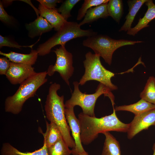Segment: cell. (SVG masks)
<instances>
[{"instance_id": "7", "label": "cell", "mask_w": 155, "mask_h": 155, "mask_svg": "<svg viewBox=\"0 0 155 155\" xmlns=\"http://www.w3.org/2000/svg\"><path fill=\"white\" fill-rule=\"evenodd\" d=\"M142 41L124 39L115 40L108 36L97 34L88 37L82 42L83 45L93 50L95 54L102 57L105 61L111 65L113 55L118 48L125 45H133Z\"/></svg>"}, {"instance_id": "9", "label": "cell", "mask_w": 155, "mask_h": 155, "mask_svg": "<svg viewBox=\"0 0 155 155\" xmlns=\"http://www.w3.org/2000/svg\"><path fill=\"white\" fill-rule=\"evenodd\" d=\"M31 65L11 61L5 76L12 84H20L36 73Z\"/></svg>"}, {"instance_id": "31", "label": "cell", "mask_w": 155, "mask_h": 155, "mask_svg": "<svg viewBox=\"0 0 155 155\" xmlns=\"http://www.w3.org/2000/svg\"><path fill=\"white\" fill-rule=\"evenodd\" d=\"M152 150H153V155H155V143H154L153 145Z\"/></svg>"}, {"instance_id": "15", "label": "cell", "mask_w": 155, "mask_h": 155, "mask_svg": "<svg viewBox=\"0 0 155 155\" xmlns=\"http://www.w3.org/2000/svg\"><path fill=\"white\" fill-rule=\"evenodd\" d=\"M0 54L7 57L11 62L32 66L36 61L38 54L36 50L32 49L28 54H23L11 51L8 53L0 51Z\"/></svg>"}, {"instance_id": "4", "label": "cell", "mask_w": 155, "mask_h": 155, "mask_svg": "<svg viewBox=\"0 0 155 155\" xmlns=\"http://www.w3.org/2000/svg\"><path fill=\"white\" fill-rule=\"evenodd\" d=\"M97 34L91 29L83 30L75 22L66 21L61 28L44 42L40 44L36 50L38 55L43 56L49 54L51 49L58 45H65L73 39L83 37H89Z\"/></svg>"}, {"instance_id": "19", "label": "cell", "mask_w": 155, "mask_h": 155, "mask_svg": "<svg viewBox=\"0 0 155 155\" xmlns=\"http://www.w3.org/2000/svg\"><path fill=\"white\" fill-rule=\"evenodd\" d=\"M1 154V155H49L48 148L44 143L41 148L32 152L21 151L9 143H5L3 144Z\"/></svg>"}, {"instance_id": "13", "label": "cell", "mask_w": 155, "mask_h": 155, "mask_svg": "<svg viewBox=\"0 0 155 155\" xmlns=\"http://www.w3.org/2000/svg\"><path fill=\"white\" fill-rule=\"evenodd\" d=\"M28 36L31 38L51 31L53 26L44 18L40 16L33 22L26 25Z\"/></svg>"}, {"instance_id": "29", "label": "cell", "mask_w": 155, "mask_h": 155, "mask_svg": "<svg viewBox=\"0 0 155 155\" xmlns=\"http://www.w3.org/2000/svg\"><path fill=\"white\" fill-rule=\"evenodd\" d=\"M11 61L6 57L0 58V74L6 75L9 69Z\"/></svg>"}, {"instance_id": "12", "label": "cell", "mask_w": 155, "mask_h": 155, "mask_svg": "<svg viewBox=\"0 0 155 155\" xmlns=\"http://www.w3.org/2000/svg\"><path fill=\"white\" fill-rule=\"evenodd\" d=\"M38 9L40 16L46 19L57 32L67 21L59 12L57 8L48 9L40 3Z\"/></svg>"}, {"instance_id": "14", "label": "cell", "mask_w": 155, "mask_h": 155, "mask_svg": "<svg viewBox=\"0 0 155 155\" xmlns=\"http://www.w3.org/2000/svg\"><path fill=\"white\" fill-rule=\"evenodd\" d=\"M145 3L148 7L147 10L144 16L142 18H140L137 25L127 31L128 34L134 36L141 30L148 27V23L155 18V4L153 1L147 0Z\"/></svg>"}, {"instance_id": "21", "label": "cell", "mask_w": 155, "mask_h": 155, "mask_svg": "<svg viewBox=\"0 0 155 155\" xmlns=\"http://www.w3.org/2000/svg\"><path fill=\"white\" fill-rule=\"evenodd\" d=\"M102 133L105 138L101 155H121L119 142L109 132Z\"/></svg>"}, {"instance_id": "25", "label": "cell", "mask_w": 155, "mask_h": 155, "mask_svg": "<svg viewBox=\"0 0 155 155\" xmlns=\"http://www.w3.org/2000/svg\"><path fill=\"white\" fill-rule=\"evenodd\" d=\"M108 0H85L78 11L77 20L79 21L83 19L87 11L90 8L108 3Z\"/></svg>"}, {"instance_id": "16", "label": "cell", "mask_w": 155, "mask_h": 155, "mask_svg": "<svg viewBox=\"0 0 155 155\" xmlns=\"http://www.w3.org/2000/svg\"><path fill=\"white\" fill-rule=\"evenodd\" d=\"M107 3L92 7L86 12L83 20L79 24L81 26L86 23H90L100 18H105L108 16L107 10Z\"/></svg>"}, {"instance_id": "24", "label": "cell", "mask_w": 155, "mask_h": 155, "mask_svg": "<svg viewBox=\"0 0 155 155\" xmlns=\"http://www.w3.org/2000/svg\"><path fill=\"white\" fill-rule=\"evenodd\" d=\"M62 138L48 148L49 155H70L72 150Z\"/></svg>"}, {"instance_id": "18", "label": "cell", "mask_w": 155, "mask_h": 155, "mask_svg": "<svg viewBox=\"0 0 155 155\" xmlns=\"http://www.w3.org/2000/svg\"><path fill=\"white\" fill-rule=\"evenodd\" d=\"M155 105L141 99L135 103L128 105L115 106V111H126L132 113L135 116L139 115L145 112L155 109Z\"/></svg>"}, {"instance_id": "2", "label": "cell", "mask_w": 155, "mask_h": 155, "mask_svg": "<svg viewBox=\"0 0 155 155\" xmlns=\"http://www.w3.org/2000/svg\"><path fill=\"white\" fill-rule=\"evenodd\" d=\"M60 88V85L55 82L50 86L44 105L46 117L50 122H53L57 125L66 143L69 147L73 149L75 144L70 135L71 129L65 117L64 96H60L57 93Z\"/></svg>"}, {"instance_id": "28", "label": "cell", "mask_w": 155, "mask_h": 155, "mask_svg": "<svg viewBox=\"0 0 155 155\" xmlns=\"http://www.w3.org/2000/svg\"><path fill=\"white\" fill-rule=\"evenodd\" d=\"M0 20L3 23L9 25L12 24L13 22V18L5 11L1 1H0Z\"/></svg>"}, {"instance_id": "32", "label": "cell", "mask_w": 155, "mask_h": 155, "mask_svg": "<svg viewBox=\"0 0 155 155\" xmlns=\"http://www.w3.org/2000/svg\"><path fill=\"white\" fill-rule=\"evenodd\" d=\"M79 155H89L88 153L86 152H85L81 153Z\"/></svg>"}, {"instance_id": "22", "label": "cell", "mask_w": 155, "mask_h": 155, "mask_svg": "<svg viewBox=\"0 0 155 155\" xmlns=\"http://www.w3.org/2000/svg\"><path fill=\"white\" fill-rule=\"evenodd\" d=\"M141 99L155 105V78L150 77L143 90L141 92Z\"/></svg>"}, {"instance_id": "1", "label": "cell", "mask_w": 155, "mask_h": 155, "mask_svg": "<svg viewBox=\"0 0 155 155\" xmlns=\"http://www.w3.org/2000/svg\"><path fill=\"white\" fill-rule=\"evenodd\" d=\"M115 108L110 115L98 118L84 114L78 115L81 126L80 138L82 143L88 145L96 138L100 133L116 131L127 132L129 123L125 124L118 118Z\"/></svg>"}, {"instance_id": "17", "label": "cell", "mask_w": 155, "mask_h": 155, "mask_svg": "<svg viewBox=\"0 0 155 155\" xmlns=\"http://www.w3.org/2000/svg\"><path fill=\"white\" fill-rule=\"evenodd\" d=\"M147 0H133L127 1L129 12L125 17V21L119 30L127 31L131 28V25L137 13L143 5Z\"/></svg>"}, {"instance_id": "23", "label": "cell", "mask_w": 155, "mask_h": 155, "mask_svg": "<svg viewBox=\"0 0 155 155\" xmlns=\"http://www.w3.org/2000/svg\"><path fill=\"white\" fill-rule=\"evenodd\" d=\"M107 10L108 16L119 23L123 13L122 1L109 0L107 4Z\"/></svg>"}, {"instance_id": "26", "label": "cell", "mask_w": 155, "mask_h": 155, "mask_svg": "<svg viewBox=\"0 0 155 155\" xmlns=\"http://www.w3.org/2000/svg\"><path fill=\"white\" fill-rule=\"evenodd\" d=\"M80 0H66L57 9L58 11L67 21V19L71 16V12L75 5L79 2Z\"/></svg>"}, {"instance_id": "33", "label": "cell", "mask_w": 155, "mask_h": 155, "mask_svg": "<svg viewBox=\"0 0 155 155\" xmlns=\"http://www.w3.org/2000/svg\"></svg>"}, {"instance_id": "27", "label": "cell", "mask_w": 155, "mask_h": 155, "mask_svg": "<svg viewBox=\"0 0 155 155\" xmlns=\"http://www.w3.org/2000/svg\"><path fill=\"white\" fill-rule=\"evenodd\" d=\"M33 45L30 46H22L19 45L17 42L11 40L9 38L5 37L0 35V47L3 46H6L10 47L15 48L21 49L23 47H29L32 48Z\"/></svg>"}, {"instance_id": "30", "label": "cell", "mask_w": 155, "mask_h": 155, "mask_svg": "<svg viewBox=\"0 0 155 155\" xmlns=\"http://www.w3.org/2000/svg\"><path fill=\"white\" fill-rule=\"evenodd\" d=\"M40 3L45 7L49 9H55L58 3L63 2L61 0H38Z\"/></svg>"}, {"instance_id": "11", "label": "cell", "mask_w": 155, "mask_h": 155, "mask_svg": "<svg viewBox=\"0 0 155 155\" xmlns=\"http://www.w3.org/2000/svg\"><path fill=\"white\" fill-rule=\"evenodd\" d=\"M74 108H65V114L75 144V148L71 150V154L73 155H79L80 154L86 152L83 147L81 140L80 123L75 115Z\"/></svg>"}, {"instance_id": "5", "label": "cell", "mask_w": 155, "mask_h": 155, "mask_svg": "<svg viewBox=\"0 0 155 155\" xmlns=\"http://www.w3.org/2000/svg\"><path fill=\"white\" fill-rule=\"evenodd\" d=\"M73 84L74 91L70 98L65 103V108L74 107L75 106H79L82 108L84 114L91 117H95L94 109L96 102L98 97L103 94L104 96L108 97L113 107H114V96L111 91L103 84L100 83L95 92L91 94L81 92L79 89L80 84L78 82H73Z\"/></svg>"}, {"instance_id": "8", "label": "cell", "mask_w": 155, "mask_h": 155, "mask_svg": "<svg viewBox=\"0 0 155 155\" xmlns=\"http://www.w3.org/2000/svg\"><path fill=\"white\" fill-rule=\"evenodd\" d=\"M56 56V61L54 65H51L46 71L47 75L52 76L55 72H58L67 84L69 86V80L73 75L74 67L73 66V56L71 53L67 51L65 45L53 51Z\"/></svg>"}, {"instance_id": "20", "label": "cell", "mask_w": 155, "mask_h": 155, "mask_svg": "<svg viewBox=\"0 0 155 155\" xmlns=\"http://www.w3.org/2000/svg\"><path fill=\"white\" fill-rule=\"evenodd\" d=\"M46 132L43 134V143H45L48 148L63 138V137L60 130L54 123L51 122L49 124L46 122Z\"/></svg>"}, {"instance_id": "10", "label": "cell", "mask_w": 155, "mask_h": 155, "mask_svg": "<svg viewBox=\"0 0 155 155\" xmlns=\"http://www.w3.org/2000/svg\"><path fill=\"white\" fill-rule=\"evenodd\" d=\"M155 125V108L135 116L129 123L127 137L131 139L141 131L147 129L151 125Z\"/></svg>"}, {"instance_id": "6", "label": "cell", "mask_w": 155, "mask_h": 155, "mask_svg": "<svg viewBox=\"0 0 155 155\" xmlns=\"http://www.w3.org/2000/svg\"><path fill=\"white\" fill-rule=\"evenodd\" d=\"M100 57L90 51L86 54V59L83 61L85 71L79 82L80 85H83L87 81L93 80L99 82L111 91L117 90V86L113 84L111 80L115 74L102 65Z\"/></svg>"}, {"instance_id": "3", "label": "cell", "mask_w": 155, "mask_h": 155, "mask_svg": "<svg viewBox=\"0 0 155 155\" xmlns=\"http://www.w3.org/2000/svg\"><path fill=\"white\" fill-rule=\"evenodd\" d=\"M47 75L46 71L36 73L20 84L15 93L5 99V111L14 115L19 113L25 102L34 97L37 90L47 82Z\"/></svg>"}]
</instances>
